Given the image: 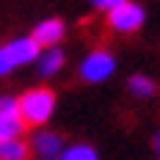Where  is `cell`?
<instances>
[{
  "label": "cell",
  "instance_id": "obj_1",
  "mask_svg": "<svg viewBox=\"0 0 160 160\" xmlns=\"http://www.w3.org/2000/svg\"><path fill=\"white\" fill-rule=\"evenodd\" d=\"M17 102H19L22 124H31V127H42L55 111V94L50 88H33L28 94H22Z\"/></svg>",
  "mask_w": 160,
  "mask_h": 160
},
{
  "label": "cell",
  "instance_id": "obj_2",
  "mask_svg": "<svg viewBox=\"0 0 160 160\" xmlns=\"http://www.w3.org/2000/svg\"><path fill=\"white\" fill-rule=\"evenodd\" d=\"M144 8L138 6V3H122L119 8H113V11H108V25H111V31L116 33H135L141 25H144Z\"/></svg>",
  "mask_w": 160,
  "mask_h": 160
},
{
  "label": "cell",
  "instance_id": "obj_3",
  "mask_svg": "<svg viewBox=\"0 0 160 160\" xmlns=\"http://www.w3.org/2000/svg\"><path fill=\"white\" fill-rule=\"evenodd\" d=\"M113 69H116V61H113L111 52L108 50H94L80 64V78L88 80V83H102V80H108L113 75Z\"/></svg>",
  "mask_w": 160,
  "mask_h": 160
},
{
  "label": "cell",
  "instance_id": "obj_4",
  "mask_svg": "<svg viewBox=\"0 0 160 160\" xmlns=\"http://www.w3.org/2000/svg\"><path fill=\"white\" fill-rule=\"evenodd\" d=\"M31 39L39 47H52V44H58L64 39V22L61 19H44V22L36 25V31H33Z\"/></svg>",
  "mask_w": 160,
  "mask_h": 160
},
{
  "label": "cell",
  "instance_id": "obj_5",
  "mask_svg": "<svg viewBox=\"0 0 160 160\" xmlns=\"http://www.w3.org/2000/svg\"><path fill=\"white\" fill-rule=\"evenodd\" d=\"M31 149L36 160L42 158H58V152H61V135H55V132H36L31 141Z\"/></svg>",
  "mask_w": 160,
  "mask_h": 160
},
{
  "label": "cell",
  "instance_id": "obj_6",
  "mask_svg": "<svg viewBox=\"0 0 160 160\" xmlns=\"http://www.w3.org/2000/svg\"><path fill=\"white\" fill-rule=\"evenodd\" d=\"M6 50H8V55H11L14 66H22V64H31V61H36L42 47H39L33 39H17V42H11Z\"/></svg>",
  "mask_w": 160,
  "mask_h": 160
},
{
  "label": "cell",
  "instance_id": "obj_7",
  "mask_svg": "<svg viewBox=\"0 0 160 160\" xmlns=\"http://www.w3.org/2000/svg\"><path fill=\"white\" fill-rule=\"evenodd\" d=\"M127 88H130V94L138 97V99H149V97L158 94L155 80L146 78V75H132V78H130V83H127Z\"/></svg>",
  "mask_w": 160,
  "mask_h": 160
},
{
  "label": "cell",
  "instance_id": "obj_8",
  "mask_svg": "<svg viewBox=\"0 0 160 160\" xmlns=\"http://www.w3.org/2000/svg\"><path fill=\"white\" fill-rule=\"evenodd\" d=\"M61 66H64V52L58 47H50L44 55H39V75H44V78L55 75Z\"/></svg>",
  "mask_w": 160,
  "mask_h": 160
},
{
  "label": "cell",
  "instance_id": "obj_9",
  "mask_svg": "<svg viewBox=\"0 0 160 160\" xmlns=\"http://www.w3.org/2000/svg\"><path fill=\"white\" fill-rule=\"evenodd\" d=\"M28 158H31V146L19 138L0 144V160H28Z\"/></svg>",
  "mask_w": 160,
  "mask_h": 160
},
{
  "label": "cell",
  "instance_id": "obj_10",
  "mask_svg": "<svg viewBox=\"0 0 160 160\" xmlns=\"http://www.w3.org/2000/svg\"><path fill=\"white\" fill-rule=\"evenodd\" d=\"M22 130H25V124H22L19 116H0V144H3V141L19 138Z\"/></svg>",
  "mask_w": 160,
  "mask_h": 160
},
{
  "label": "cell",
  "instance_id": "obj_11",
  "mask_svg": "<svg viewBox=\"0 0 160 160\" xmlns=\"http://www.w3.org/2000/svg\"><path fill=\"white\" fill-rule=\"evenodd\" d=\"M58 160H99V155H97L94 146H88V144H75V146H69L64 155H58Z\"/></svg>",
  "mask_w": 160,
  "mask_h": 160
},
{
  "label": "cell",
  "instance_id": "obj_12",
  "mask_svg": "<svg viewBox=\"0 0 160 160\" xmlns=\"http://www.w3.org/2000/svg\"><path fill=\"white\" fill-rule=\"evenodd\" d=\"M0 116H19V102L14 97H0Z\"/></svg>",
  "mask_w": 160,
  "mask_h": 160
},
{
  "label": "cell",
  "instance_id": "obj_13",
  "mask_svg": "<svg viewBox=\"0 0 160 160\" xmlns=\"http://www.w3.org/2000/svg\"><path fill=\"white\" fill-rule=\"evenodd\" d=\"M11 69H14V61H11L8 50H6V47H0V78H3V75H8Z\"/></svg>",
  "mask_w": 160,
  "mask_h": 160
},
{
  "label": "cell",
  "instance_id": "obj_14",
  "mask_svg": "<svg viewBox=\"0 0 160 160\" xmlns=\"http://www.w3.org/2000/svg\"><path fill=\"white\" fill-rule=\"evenodd\" d=\"M91 3H94V8H99V11H113L122 3H127V0H91Z\"/></svg>",
  "mask_w": 160,
  "mask_h": 160
},
{
  "label": "cell",
  "instance_id": "obj_15",
  "mask_svg": "<svg viewBox=\"0 0 160 160\" xmlns=\"http://www.w3.org/2000/svg\"><path fill=\"white\" fill-rule=\"evenodd\" d=\"M152 146H155V152H158V155H160V132H158V135H155V141H152Z\"/></svg>",
  "mask_w": 160,
  "mask_h": 160
}]
</instances>
